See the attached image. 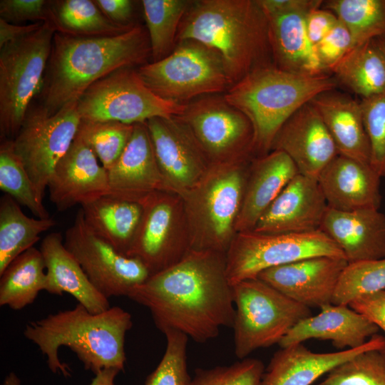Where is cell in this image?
<instances>
[{
	"instance_id": "obj_8",
	"label": "cell",
	"mask_w": 385,
	"mask_h": 385,
	"mask_svg": "<svg viewBox=\"0 0 385 385\" xmlns=\"http://www.w3.org/2000/svg\"><path fill=\"white\" fill-rule=\"evenodd\" d=\"M232 290L235 354L240 359L258 349L279 344L298 322L312 316L310 308L257 277L237 282Z\"/></svg>"
},
{
	"instance_id": "obj_35",
	"label": "cell",
	"mask_w": 385,
	"mask_h": 385,
	"mask_svg": "<svg viewBox=\"0 0 385 385\" xmlns=\"http://www.w3.org/2000/svg\"><path fill=\"white\" fill-rule=\"evenodd\" d=\"M192 1L188 0L141 1L150 41L152 62L164 58L175 48L179 26Z\"/></svg>"
},
{
	"instance_id": "obj_4",
	"label": "cell",
	"mask_w": 385,
	"mask_h": 385,
	"mask_svg": "<svg viewBox=\"0 0 385 385\" xmlns=\"http://www.w3.org/2000/svg\"><path fill=\"white\" fill-rule=\"evenodd\" d=\"M193 40L222 58L232 85L257 68L274 65L267 15L257 0L192 1L177 43Z\"/></svg>"
},
{
	"instance_id": "obj_50",
	"label": "cell",
	"mask_w": 385,
	"mask_h": 385,
	"mask_svg": "<svg viewBox=\"0 0 385 385\" xmlns=\"http://www.w3.org/2000/svg\"><path fill=\"white\" fill-rule=\"evenodd\" d=\"M42 23L36 22L26 26H19L0 18V48L34 33Z\"/></svg>"
},
{
	"instance_id": "obj_9",
	"label": "cell",
	"mask_w": 385,
	"mask_h": 385,
	"mask_svg": "<svg viewBox=\"0 0 385 385\" xmlns=\"http://www.w3.org/2000/svg\"><path fill=\"white\" fill-rule=\"evenodd\" d=\"M137 71L155 94L183 104L202 96L225 93L232 86L221 56L193 40L177 43L168 56L139 66Z\"/></svg>"
},
{
	"instance_id": "obj_41",
	"label": "cell",
	"mask_w": 385,
	"mask_h": 385,
	"mask_svg": "<svg viewBox=\"0 0 385 385\" xmlns=\"http://www.w3.org/2000/svg\"><path fill=\"white\" fill-rule=\"evenodd\" d=\"M166 337L165 353L145 385H191L188 370L187 345L188 337L175 330L163 332Z\"/></svg>"
},
{
	"instance_id": "obj_48",
	"label": "cell",
	"mask_w": 385,
	"mask_h": 385,
	"mask_svg": "<svg viewBox=\"0 0 385 385\" xmlns=\"http://www.w3.org/2000/svg\"><path fill=\"white\" fill-rule=\"evenodd\" d=\"M266 15L292 12L309 13L321 7V0H257Z\"/></svg>"
},
{
	"instance_id": "obj_49",
	"label": "cell",
	"mask_w": 385,
	"mask_h": 385,
	"mask_svg": "<svg viewBox=\"0 0 385 385\" xmlns=\"http://www.w3.org/2000/svg\"><path fill=\"white\" fill-rule=\"evenodd\" d=\"M101 11L115 24L122 26H132L133 16V1L130 0H96Z\"/></svg>"
},
{
	"instance_id": "obj_51",
	"label": "cell",
	"mask_w": 385,
	"mask_h": 385,
	"mask_svg": "<svg viewBox=\"0 0 385 385\" xmlns=\"http://www.w3.org/2000/svg\"><path fill=\"white\" fill-rule=\"evenodd\" d=\"M120 371L114 369H103L95 374L90 385H114V381Z\"/></svg>"
},
{
	"instance_id": "obj_34",
	"label": "cell",
	"mask_w": 385,
	"mask_h": 385,
	"mask_svg": "<svg viewBox=\"0 0 385 385\" xmlns=\"http://www.w3.org/2000/svg\"><path fill=\"white\" fill-rule=\"evenodd\" d=\"M50 20L56 31L79 36H116L132 26L114 24L101 11L95 1L63 0L51 3Z\"/></svg>"
},
{
	"instance_id": "obj_32",
	"label": "cell",
	"mask_w": 385,
	"mask_h": 385,
	"mask_svg": "<svg viewBox=\"0 0 385 385\" xmlns=\"http://www.w3.org/2000/svg\"><path fill=\"white\" fill-rule=\"evenodd\" d=\"M45 262L33 247L16 257L0 274V306L20 310L32 304L46 289Z\"/></svg>"
},
{
	"instance_id": "obj_29",
	"label": "cell",
	"mask_w": 385,
	"mask_h": 385,
	"mask_svg": "<svg viewBox=\"0 0 385 385\" xmlns=\"http://www.w3.org/2000/svg\"><path fill=\"white\" fill-rule=\"evenodd\" d=\"M306 13L267 15L274 66L284 71L304 75L327 73L306 29Z\"/></svg>"
},
{
	"instance_id": "obj_14",
	"label": "cell",
	"mask_w": 385,
	"mask_h": 385,
	"mask_svg": "<svg viewBox=\"0 0 385 385\" xmlns=\"http://www.w3.org/2000/svg\"><path fill=\"white\" fill-rule=\"evenodd\" d=\"M140 204L142 216L127 256L140 260L152 275L176 263L190 250L182 200L159 191Z\"/></svg>"
},
{
	"instance_id": "obj_22",
	"label": "cell",
	"mask_w": 385,
	"mask_h": 385,
	"mask_svg": "<svg viewBox=\"0 0 385 385\" xmlns=\"http://www.w3.org/2000/svg\"><path fill=\"white\" fill-rule=\"evenodd\" d=\"M372 349L385 351V337L374 334L360 347L337 352H313L302 343L281 348L272 357L261 385H311L343 362Z\"/></svg>"
},
{
	"instance_id": "obj_20",
	"label": "cell",
	"mask_w": 385,
	"mask_h": 385,
	"mask_svg": "<svg viewBox=\"0 0 385 385\" xmlns=\"http://www.w3.org/2000/svg\"><path fill=\"white\" fill-rule=\"evenodd\" d=\"M47 188L58 211L83 205L108 194V171L78 137L56 165Z\"/></svg>"
},
{
	"instance_id": "obj_37",
	"label": "cell",
	"mask_w": 385,
	"mask_h": 385,
	"mask_svg": "<svg viewBox=\"0 0 385 385\" xmlns=\"http://www.w3.org/2000/svg\"><path fill=\"white\" fill-rule=\"evenodd\" d=\"M134 125L116 121L82 120L76 136L93 151L108 171L117 162L126 147Z\"/></svg>"
},
{
	"instance_id": "obj_25",
	"label": "cell",
	"mask_w": 385,
	"mask_h": 385,
	"mask_svg": "<svg viewBox=\"0 0 385 385\" xmlns=\"http://www.w3.org/2000/svg\"><path fill=\"white\" fill-rule=\"evenodd\" d=\"M321 312L298 322L278 344L281 348L309 339L330 340L342 350L363 346L379 328L349 305L327 304Z\"/></svg>"
},
{
	"instance_id": "obj_5",
	"label": "cell",
	"mask_w": 385,
	"mask_h": 385,
	"mask_svg": "<svg viewBox=\"0 0 385 385\" xmlns=\"http://www.w3.org/2000/svg\"><path fill=\"white\" fill-rule=\"evenodd\" d=\"M338 85L327 73L304 76L271 65L254 70L223 96L250 120L254 130L253 153L260 157L271 151L276 134L291 115L319 93L336 89Z\"/></svg>"
},
{
	"instance_id": "obj_43",
	"label": "cell",
	"mask_w": 385,
	"mask_h": 385,
	"mask_svg": "<svg viewBox=\"0 0 385 385\" xmlns=\"http://www.w3.org/2000/svg\"><path fill=\"white\" fill-rule=\"evenodd\" d=\"M370 146L369 164L385 176V93L360 101Z\"/></svg>"
},
{
	"instance_id": "obj_39",
	"label": "cell",
	"mask_w": 385,
	"mask_h": 385,
	"mask_svg": "<svg viewBox=\"0 0 385 385\" xmlns=\"http://www.w3.org/2000/svg\"><path fill=\"white\" fill-rule=\"evenodd\" d=\"M385 289V257L349 263L344 270L332 303L348 305L360 296Z\"/></svg>"
},
{
	"instance_id": "obj_21",
	"label": "cell",
	"mask_w": 385,
	"mask_h": 385,
	"mask_svg": "<svg viewBox=\"0 0 385 385\" xmlns=\"http://www.w3.org/2000/svg\"><path fill=\"white\" fill-rule=\"evenodd\" d=\"M108 175L107 195L119 199L140 203L152 193L168 192L145 123L134 124L126 147Z\"/></svg>"
},
{
	"instance_id": "obj_38",
	"label": "cell",
	"mask_w": 385,
	"mask_h": 385,
	"mask_svg": "<svg viewBox=\"0 0 385 385\" xmlns=\"http://www.w3.org/2000/svg\"><path fill=\"white\" fill-rule=\"evenodd\" d=\"M0 188L37 218H50L43 204L38 201L29 174L14 151L12 140H3L0 146Z\"/></svg>"
},
{
	"instance_id": "obj_42",
	"label": "cell",
	"mask_w": 385,
	"mask_h": 385,
	"mask_svg": "<svg viewBox=\"0 0 385 385\" xmlns=\"http://www.w3.org/2000/svg\"><path fill=\"white\" fill-rule=\"evenodd\" d=\"M264 372L261 360L245 358L229 366L197 369L191 385H261Z\"/></svg>"
},
{
	"instance_id": "obj_23",
	"label": "cell",
	"mask_w": 385,
	"mask_h": 385,
	"mask_svg": "<svg viewBox=\"0 0 385 385\" xmlns=\"http://www.w3.org/2000/svg\"><path fill=\"white\" fill-rule=\"evenodd\" d=\"M319 230L338 245L348 263L385 257V215L379 209L328 207Z\"/></svg>"
},
{
	"instance_id": "obj_31",
	"label": "cell",
	"mask_w": 385,
	"mask_h": 385,
	"mask_svg": "<svg viewBox=\"0 0 385 385\" xmlns=\"http://www.w3.org/2000/svg\"><path fill=\"white\" fill-rule=\"evenodd\" d=\"M331 72L361 99L385 93V55L376 38L354 47Z\"/></svg>"
},
{
	"instance_id": "obj_33",
	"label": "cell",
	"mask_w": 385,
	"mask_h": 385,
	"mask_svg": "<svg viewBox=\"0 0 385 385\" xmlns=\"http://www.w3.org/2000/svg\"><path fill=\"white\" fill-rule=\"evenodd\" d=\"M56 225L51 217L33 218L4 194L0 199V274L19 255L34 247L41 235Z\"/></svg>"
},
{
	"instance_id": "obj_47",
	"label": "cell",
	"mask_w": 385,
	"mask_h": 385,
	"mask_svg": "<svg viewBox=\"0 0 385 385\" xmlns=\"http://www.w3.org/2000/svg\"><path fill=\"white\" fill-rule=\"evenodd\" d=\"M339 19L330 10L314 9L306 14L305 25L308 37L315 46L337 24Z\"/></svg>"
},
{
	"instance_id": "obj_53",
	"label": "cell",
	"mask_w": 385,
	"mask_h": 385,
	"mask_svg": "<svg viewBox=\"0 0 385 385\" xmlns=\"http://www.w3.org/2000/svg\"><path fill=\"white\" fill-rule=\"evenodd\" d=\"M376 40L385 55V36L376 38Z\"/></svg>"
},
{
	"instance_id": "obj_27",
	"label": "cell",
	"mask_w": 385,
	"mask_h": 385,
	"mask_svg": "<svg viewBox=\"0 0 385 385\" xmlns=\"http://www.w3.org/2000/svg\"><path fill=\"white\" fill-rule=\"evenodd\" d=\"M39 250L46 265L47 292L60 296L68 293L93 314L111 307L108 299L93 285L78 261L66 248L61 233L47 235Z\"/></svg>"
},
{
	"instance_id": "obj_36",
	"label": "cell",
	"mask_w": 385,
	"mask_h": 385,
	"mask_svg": "<svg viewBox=\"0 0 385 385\" xmlns=\"http://www.w3.org/2000/svg\"><path fill=\"white\" fill-rule=\"evenodd\" d=\"M324 4L348 29L355 46L385 36V0H330Z\"/></svg>"
},
{
	"instance_id": "obj_1",
	"label": "cell",
	"mask_w": 385,
	"mask_h": 385,
	"mask_svg": "<svg viewBox=\"0 0 385 385\" xmlns=\"http://www.w3.org/2000/svg\"><path fill=\"white\" fill-rule=\"evenodd\" d=\"M127 297L145 307L163 333L175 330L195 342L232 327L235 308L226 273V255L190 250L176 263L150 275Z\"/></svg>"
},
{
	"instance_id": "obj_17",
	"label": "cell",
	"mask_w": 385,
	"mask_h": 385,
	"mask_svg": "<svg viewBox=\"0 0 385 385\" xmlns=\"http://www.w3.org/2000/svg\"><path fill=\"white\" fill-rule=\"evenodd\" d=\"M345 258L319 256L273 267L257 277L282 294L309 308L330 304Z\"/></svg>"
},
{
	"instance_id": "obj_6",
	"label": "cell",
	"mask_w": 385,
	"mask_h": 385,
	"mask_svg": "<svg viewBox=\"0 0 385 385\" xmlns=\"http://www.w3.org/2000/svg\"><path fill=\"white\" fill-rule=\"evenodd\" d=\"M250 163L210 165L180 197L190 250L227 253L235 235Z\"/></svg>"
},
{
	"instance_id": "obj_26",
	"label": "cell",
	"mask_w": 385,
	"mask_h": 385,
	"mask_svg": "<svg viewBox=\"0 0 385 385\" xmlns=\"http://www.w3.org/2000/svg\"><path fill=\"white\" fill-rule=\"evenodd\" d=\"M299 171L281 150H271L250 165L236 232L252 231L260 217Z\"/></svg>"
},
{
	"instance_id": "obj_18",
	"label": "cell",
	"mask_w": 385,
	"mask_h": 385,
	"mask_svg": "<svg viewBox=\"0 0 385 385\" xmlns=\"http://www.w3.org/2000/svg\"><path fill=\"white\" fill-rule=\"evenodd\" d=\"M327 209L317 179L298 173L262 214L252 231L263 234L317 231Z\"/></svg>"
},
{
	"instance_id": "obj_44",
	"label": "cell",
	"mask_w": 385,
	"mask_h": 385,
	"mask_svg": "<svg viewBox=\"0 0 385 385\" xmlns=\"http://www.w3.org/2000/svg\"><path fill=\"white\" fill-rule=\"evenodd\" d=\"M355 47L348 29L339 20L334 28L316 46L315 50L321 64L327 72Z\"/></svg>"
},
{
	"instance_id": "obj_45",
	"label": "cell",
	"mask_w": 385,
	"mask_h": 385,
	"mask_svg": "<svg viewBox=\"0 0 385 385\" xmlns=\"http://www.w3.org/2000/svg\"><path fill=\"white\" fill-rule=\"evenodd\" d=\"M49 1L44 0H1V19L9 23L50 20Z\"/></svg>"
},
{
	"instance_id": "obj_11",
	"label": "cell",
	"mask_w": 385,
	"mask_h": 385,
	"mask_svg": "<svg viewBox=\"0 0 385 385\" xmlns=\"http://www.w3.org/2000/svg\"><path fill=\"white\" fill-rule=\"evenodd\" d=\"M319 256L345 258L338 245L320 230L307 233L237 232L226 253L227 277L232 285L256 278L267 269Z\"/></svg>"
},
{
	"instance_id": "obj_28",
	"label": "cell",
	"mask_w": 385,
	"mask_h": 385,
	"mask_svg": "<svg viewBox=\"0 0 385 385\" xmlns=\"http://www.w3.org/2000/svg\"><path fill=\"white\" fill-rule=\"evenodd\" d=\"M310 103L319 113L339 154L369 164L370 146L360 101L334 89L319 93Z\"/></svg>"
},
{
	"instance_id": "obj_24",
	"label": "cell",
	"mask_w": 385,
	"mask_h": 385,
	"mask_svg": "<svg viewBox=\"0 0 385 385\" xmlns=\"http://www.w3.org/2000/svg\"><path fill=\"white\" fill-rule=\"evenodd\" d=\"M380 179L370 164L340 154L317 178L328 207L339 211L379 209Z\"/></svg>"
},
{
	"instance_id": "obj_16",
	"label": "cell",
	"mask_w": 385,
	"mask_h": 385,
	"mask_svg": "<svg viewBox=\"0 0 385 385\" xmlns=\"http://www.w3.org/2000/svg\"><path fill=\"white\" fill-rule=\"evenodd\" d=\"M145 124L167 191L181 197L210 164L178 116L155 117Z\"/></svg>"
},
{
	"instance_id": "obj_12",
	"label": "cell",
	"mask_w": 385,
	"mask_h": 385,
	"mask_svg": "<svg viewBox=\"0 0 385 385\" xmlns=\"http://www.w3.org/2000/svg\"><path fill=\"white\" fill-rule=\"evenodd\" d=\"M81 121L78 101L66 105L51 115L38 106L29 110L12 140L14 151L29 174L41 204L48 180L76 138Z\"/></svg>"
},
{
	"instance_id": "obj_3",
	"label": "cell",
	"mask_w": 385,
	"mask_h": 385,
	"mask_svg": "<svg viewBox=\"0 0 385 385\" xmlns=\"http://www.w3.org/2000/svg\"><path fill=\"white\" fill-rule=\"evenodd\" d=\"M132 326L130 314L118 306L93 314L78 303L73 309L29 322L24 335L46 357L51 372L68 377L71 369L58 356L61 346L73 351L94 374L106 369L124 371L125 337Z\"/></svg>"
},
{
	"instance_id": "obj_13",
	"label": "cell",
	"mask_w": 385,
	"mask_h": 385,
	"mask_svg": "<svg viewBox=\"0 0 385 385\" xmlns=\"http://www.w3.org/2000/svg\"><path fill=\"white\" fill-rule=\"evenodd\" d=\"M210 165L250 159L254 130L250 120L223 96L200 97L178 115Z\"/></svg>"
},
{
	"instance_id": "obj_46",
	"label": "cell",
	"mask_w": 385,
	"mask_h": 385,
	"mask_svg": "<svg viewBox=\"0 0 385 385\" xmlns=\"http://www.w3.org/2000/svg\"><path fill=\"white\" fill-rule=\"evenodd\" d=\"M348 305L385 332V289L356 297Z\"/></svg>"
},
{
	"instance_id": "obj_2",
	"label": "cell",
	"mask_w": 385,
	"mask_h": 385,
	"mask_svg": "<svg viewBox=\"0 0 385 385\" xmlns=\"http://www.w3.org/2000/svg\"><path fill=\"white\" fill-rule=\"evenodd\" d=\"M151 56L145 28L116 36H79L56 31L41 91L42 106L53 115L78 101L94 83L113 71L143 66Z\"/></svg>"
},
{
	"instance_id": "obj_10",
	"label": "cell",
	"mask_w": 385,
	"mask_h": 385,
	"mask_svg": "<svg viewBox=\"0 0 385 385\" xmlns=\"http://www.w3.org/2000/svg\"><path fill=\"white\" fill-rule=\"evenodd\" d=\"M186 104L163 99L143 83L137 70H116L91 85L78 101L82 120L134 125L155 117L178 116Z\"/></svg>"
},
{
	"instance_id": "obj_7",
	"label": "cell",
	"mask_w": 385,
	"mask_h": 385,
	"mask_svg": "<svg viewBox=\"0 0 385 385\" xmlns=\"http://www.w3.org/2000/svg\"><path fill=\"white\" fill-rule=\"evenodd\" d=\"M56 31L51 20L34 33L0 48V133L13 140L42 91Z\"/></svg>"
},
{
	"instance_id": "obj_52",
	"label": "cell",
	"mask_w": 385,
	"mask_h": 385,
	"mask_svg": "<svg viewBox=\"0 0 385 385\" xmlns=\"http://www.w3.org/2000/svg\"><path fill=\"white\" fill-rule=\"evenodd\" d=\"M21 384L19 377L11 371L5 377L1 385H21Z\"/></svg>"
},
{
	"instance_id": "obj_30",
	"label": "cell",
	"mask_w": 385,
	"mask_h": 385,
	"mask_svg": "<svg viewBox=\"0 0 385 385\" xmlns=\"http://www.w3.org/2000/svg\"><path fill=\"white\" fill-rule=\"evenodd\" d=\"M81 210L86 225L127 256L140 221L142 205L104 195L81 205Z\"/></svg>"
},
{
	"instance_id": "obj_19",
	"label": "cell",
	"mask_w": 385,
	"mask_h": 385,
	"mask_svg": "<svg viewBox=\"0 0 385 385\" xmlns=\"http://www.w3.org/2000/svg\"><path fill=\"white\" fill-rule=\"evenodd\" d=\"M271 150H281L293 161L299 173L317 178L339 154L315 107L307 103L282 125Z\"/></svg>"
},
{
	"instance_id": "obj_15",
	"label": "cell",
	"mask_w": 385,
	"mask_h": 385,
	"mask_svg": "<svg viewBox=\"0 0 385 385\" xmlns=\"http://www.w3.org/2000/svg\"><path fill=\"white\" fill-rule=\"evenodd\" d=\"M63 244L93 285L108 299L127 297L150 275L140 260L121 254L96 234L86 225L81 208L66 231Z\"/></svg>"
},
{
	"instance_id": "obj_40",
	"label": "cell",
	"mask_w": 385,
	"mask_h": 385,
	"mask_svg": "<svg viewBox=\"0 0 385 385\" xmlns=\"http://www.w3.org/2000/svg\"><path fill=\"white\" fill-rule=\"evenodd\" d=\"M318 385H385V351L359 353L332 369Z\"/></svg>"
}]
</instances>
